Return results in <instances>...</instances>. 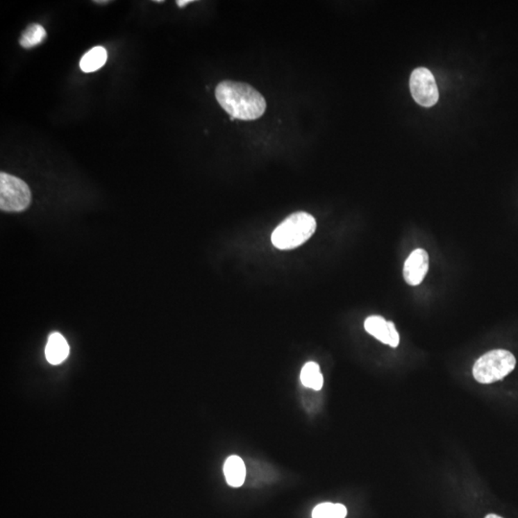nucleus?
Returning <instances> with one entry per match:
<instances>
[{
    "mask_svg": "<svg viewBox=\"0 0 518 518\" xmlns=\"http://www.w3.org/2000/svg\"><path fill=\"white\" fill-rule=\"evenodd\" d=\"M215 97L219 105L233 119L244 122L258 119L267 108L263 95L246 83L231 80L221 82L216 87Z\"/></svg>",
    "mask_w": 518,
    "mask_h": 518,
    "instance_id": "f257e3e1",
    "label": "nucleus"
},
{
    "mask_svg": "<svg viewBox=\"0 0 518 518\" xmlns=\"http://www.w3.org/2000/svg\"><path fill=\"white\" fill-rule=\"evenodd\" d=\"M315 218L299 211L286 218L271 235V243L280 250H292L303 245L315 233Z\"/></svg>",
    "mask_w": 518,
    "mask_h": 518,
    "instance_id": "f03ea898",
    "label": "nucleus"
},
{
    "mask_svg": "<svg viewBox=\"0 0 518 518\" xmlns=\"http://www.w3.org/2000/svg\"><path fill=\"white\" fill-rule=\"evenodd\" d=\"M515 364L517 360L514 354L505 349H494L475 362L472 374L475 381L479 383H494L512 373Z\"/></svg>",
    "mask_w": 518,
    "mask_h": 518,
    "instance_id": "7ed1b4c3",
    "label": "nucleus"
},
{
    "mask_svg": "<svg viewBox=\"0 0 518 518\" xmlns=\"http://www.w3.org/2000/svg\"><path fill=\"white\" fill-rule=\"evenodd\" d=\"M27 183L15 176L0 173V208L7 212H21L31 203Z\"/></svg>",
    "mask_w": 518,
    "mask_h": 518,
    "instance_id": "20e7f679",
    "label": "nucleus"
},
{
    "mask_svg": "<svg viewBox=\"0 0 518 518\" xmlns=\"http://www.w3.org/2000/svg\"><path fill=\"white\" fill-rule=\"evenodd\" d=\"M410 90L417 104L433 107L439 101V90L433 73L425 67H419L410 77Z\"/></svg>",
    "mask_w": 518,
    "mask_h": 518,
    "instance_id": "39448f33",
    "label": "nucleus"
},
{
    "mask_svg": "<svg viewBox=\"0 0 518 518\" xmlns=\"http://www.w3.org/2000/svg\"><path fill=\"white\" fill-rule=\"evenodd\" d=\"M429 269V256L424 249H417L405 261L404 280L409 285L417 286L422 283Z\"/></svg>",
    "mask_w": 518,
    "mask_h": 518,
    "instance_id": "423d86ee",
    "label": "nucleus"
},
{
    "mask_svg": "<svg viewBox=\"0 0 518 518\" xmlns=\"http://www.w3.org/2000/svg\"><path fill=\"white\" fill-rule=\"evenodd\" d=\"M365 329L368 333L376 337L377 340L396 348L399 344V332L393 321H387L383 317L371 316L365 321Z\"/></svg>",
    "mask_w": 518,
    "mask_h": 518,
    "instance_id": "0eeeda50",
    "label": "nucleus"
},
{
    "mask_svg": "<svg viewBox=\"0 0 518 518\" xmlns=\"http://www.w3.org/2000/svg\"><path fill=\"white\" fill-rule=\"evenodd\" d=\"M69 354V346L64 336L59 332L50 334L47 346H45V357L47 360L52 365L62 363Z\"/></svg>",
    "mask_w": 518,
    "mask_h": 518,
    "instance_id": "6e6552de",
    "label": "nucleus"
},
{
    "mask_svg": "<svg viewBox=\"0 0 518 518\" xmlns=\"http://www.w3.org/2000/svg\"><path fill=\"white\" fill-rule=\"evenodd\" d=\"M224 474L230 486L233 487L242 486L246 478V467L243 460L235 455L228 457L224 465Z\"/></svg>",
    "mask_w": 518,
    "mask_h": 518,
    "instance_id": "1a4fd4ad",
    "label": "nucleus"
},
{
    "mask_svg": "<svg viewBox=\"0 0 518 518\" xmlns=\"http://www.w3.org/2000/svg\"><path fill=\"white\" fill-rule=\"evenodd\" d=\"M107 50L102 47H94L85 53L80 61V69L85 73L97 72L107 62Z\"/></svg>",
    "mask_w": 518,
    "mask_h": 518,
    "instance_id": "9d476101",
    "label": "nucleus"
},
{
    "mask_svg": "<svg viewBox=\"0 0 518 518\" xmlns=\"http://www.w3.org/2000/svg\"><path fill=\"white\" fill-rule=\"evenodd\" d=\"M301 381L306 388L320 391L324 386V376L321 374L320 366L315 362H308L304 365L301 369Z\"/></svg>",
    "mask_w": 518,
    "mask_h": 518,
    "instance_id": "9b49d317",
    "label": "nucleus"
},
{
    "mask_svg": "<svg viewBox=\"0 0 518 518\" xmlns=\"http://www.w3.org/2000/svg\"><path fill=\"white\" fill-rule=\"evenodd\" d=\"M47 37V31L42 25L32 24L27 27L26 30L22 33L19 44L24 49H32L41 44Z\"/></svg>",
    "mask_w": 518,
    "mask_h": 518,
    "instance_id": "f8f14e48",
    "label": "nucleus"
},
{
    "mask_svg": "<svg viewBox=\"0 0 518 518\" xmlns=\"http://www.w3.org/2000/svg\"><path fill=\"white\" fill-rule=\"evenodd\" d=\"M348 510L342 504L323 503L312 512V518H346Z\"/></svg>",
    "mask_w": 518,
    "mask_h": 518,
    "instance_id": "ddd939ff",
    "label": "nucleus"
},
{
    "mask_svg": "<svg viewBox=\"0 0 518 518\" xmlns=\"http://www.w3.org/2000/svg\"><path fill=\"white\" fill-rule=\"evenodd\" d=\"M191 2H193V0H178L176 3H177L178 7L183 8V7L187 6V4L191 3Z\"/></svg>",
    "mask_w": 518,
    "mask_h": 518,
    "instance_id": "4468645a",
    "label": "nucleus"
},
{
    "mask_svg": "<svg viewBox=\"0 0 518 518\" xmlns=\"http://www.w3.org/2000/svg\"><path fill=\"white\" fill-rule=\"evenodd\" d=\"M485 518H503V517H499V515H497L490 514V515H487V517Z\"/></svg>",
    "mask_w": 518,
    "mask_h": 518,
    "instance_id": "2eb2a0df",
    "label": "nucleus"
},
{
    "mask_svg": "<svg viewBox=\"0 0 518 518\" xmlns=\"http://www.w3.org/2000/svg\"><path fill=\"white\" fill-rule=\"evenodd\" d=\"M108 2L109 1H98L97 0V1H95V3H108Z\"/></svg>",
    "mask_w": 518,
    "mask_h": 518,
    "instance_id": "dca6fc26",
    "label": "nucleus"
}]
</instances>
